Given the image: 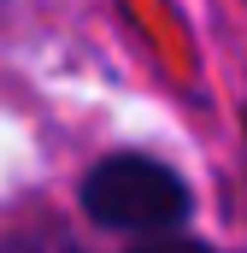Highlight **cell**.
Returning a JSON list of instances; mask_svg holds the SVG:
<instances>
[{
  "label": "cell",
  "mask_w": 247,
  "mask_h": 253,
  "mask_svg": "<svg viewBox=\"0 0 247 253\" xmlns=\"http://www.w3.org/2000/svg\"><path fill=\"white\" fill-rule=\"evenodd\" d=\"M0 253H88V248L59 224H24V230L0 236Z\"/></svg>",
  "instance_id": "obj_2"
},
{
  "label": "cell",
  "mask_w": 247,
  "mask_h": 253,
  "mask_svg": "<svg viewBox=\"0 0 247 253\" xmlns=\"http://www.w3.org/2000/svg\"><path fill=\"white\" fill-rule=\"evenodd\" d=\"M82 212L100 230L124 236H171L194 212L188 183L153 153H106L82 177Z\"/></svg>",
  "instance_id": "obj_1"
},
{
  "label": "cell",
  "mask_w": 247,
  "mask_h": 253,
  "mask_svg": "<svg viewBox=\"0 0 247 253\" xmlns=\"http://www.w3.org/2000/svg\"><path fill=\"white\" fill-rule=\"evenodd\" d=\"M129 253H212V248L194 242V236H183V230H171V236H147L141 248H129Z\"/></svg>",
  "instance_id": "obj_3"
}]
</instances>
